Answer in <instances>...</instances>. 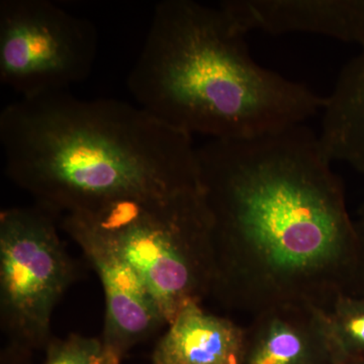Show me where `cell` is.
I'll return each instance as SVG.
<instances>
[{
    "label": "cell",
    "mask_w": 364,
    "mask_h": 364,
    "mask_svg": "<svg viewBox=\"0 0 364 364\" xmlns=\"http://www.w3.org/2000/svg\"><path fill=\"white\" fill-rule=\"evenodd\" d=\"M158 341L152 364H243L245 328L191 303Z\"/></svg>",
    "instance_id": "30bf717a"
},
{
    "label": "cell",
    "mask_w": 364,
    "mask_h": 364,
    "mask_svg": "<svg viewBox=\"0 0 364 364\" xmlns=\"http://www.w3.org/2000/svg\"><path fill=\"white\" fill-rule=\"evenodd\" d=\"M325 322L337 364L364 363V298L340 296Z\"/></svg>",
    "instance_id": "7c38bea8"
},
{
    "label": "cell",
    "mask_w": 364,
    "mask_h": 364,
    "mask_svg": "<svg viewBox=\"0 0 364 364\" xmlns=\"http://www.w3.org/2000/svg\"><path fill=\"white\" fill-rule=\"evenodd\" d=\"M210 219L212 296L251 317L364 298V240L343 182L305 124L198 148Z\"/></svg>",
    "instance_id": "6da1fadb"
},
{
    "label": "cell",
    "mask_w": 364,
    "mask_h": 364,
    "mask_svg": "<svg viewBox=\"0 0 364 364\" xmlns=\"http://www.w3.org/2000/svg\"><path fill=\"white\" fill-rule=\"evenodd\" d=\"M343 364H364V363H343Z\"/></svg>",
    "instance_id": "9a60e30c"
},
{
    "label": "cell",
    "mask_w": 364,
    "mask_h": 364,
    "mask_svg": "<svg viewBox=\"0 0 364 364\" xmlns=\"http://www.w3.org/2000/svg\"><path fill=\"white\" fill-rule=\"evenodd\" d=\"M246 38L220 6L159 2L129 90L160 121L210 140L268 135L322 112L325 98L258 64Z\"/></svg>",
    "instance_id": "3957f363"
},
{
    "label": "cell",
    "mask_w": 364,
    "mask_h": 364,
    "mask_svg": "<svg viewBox=\"0 0 364 364\" xmlns=\"http://www.w3.org/2000/svg\"><path fill=\"white\" fill-rule=\"evenodd\" d=\"M97 28L48 0L0 1V81L21 97L66 91L97 56Z\"/></svg>",
    "instance_id": "8992f818"
},
{
    "label": "cell",
    "mask_w": 364,
    "mask_h": 364,
    "mask_svg": "<svg viewBox=\"0 0 364 364\" xmlns=\"http://www.w3.org/2000/svg\"><path fill=\"white\" fill-rule=\"evenodd\" d=\"M318 136L330 161L346 163L364 176V47L325 98Z\"/></svg>",
    "instance_id": "8fae6325"
},
{
    "label": "cell",
    "mask_w": 364,
    "mask_h": 364,
    "mask_svg": "<svg viewBox=\"0 0 364 364\" xmlns=\"http://www.w3.org/2000/svg\"><path fill=\"white\" fill-rule=\"evenodd\" d=\"M244 33H314L364 47V0H225Z\"/></svg>",
    "instance_id": "ba28073f"
},
{
    "label": "cell",
    "mask_w": 364,
    "mask_h": 364,
    "mask_svg": "<svg viewBox=\"0 0 364 364\" xmlns=\"http://www.w3.org/2000/svg\"><path fill=\"white\" fill-rule=\"evenodd\" d=\"M57 215L38 205L0 214V323L11 347H47L55 306L75 279Z\"/></svg>",
    "instance_id": "5b68a950"
},
{
    "label": "cell",
    "mask_w": 364,
    "mask_h": 364,
    "mask_svg": "<svg viewBox=\"0 0 364 364\" xmlns=\"http://www.w3.org/2000/svg\"><path fill=\"white\" fill-rule=\"evenodd\" d=\"M44 364H116L105 351L102 339L71 334L51 340L46 347Z\"/></svg>",
    "instance_id": "4fadbf2b"
},
{
    "label": "cell",
    "mask_w": 364,
    "mask_h": 364,
    "mask_svg": "<svg viewBox=\"0 0 364 364\" xmlns=\"http://www.w3.org/2000/svg\"><path fill=\"white\" fill-rule=\"evenodd\" d=\"M0 145L9 181L60 218L200 188L193 136L123 100L21 97L0 114Z\"/></svg>",
    "instance_id": "7a4b0ae2"
},
{
    "label": "cell",
    "mask_w": 364,
    "mask_h": 364,
    "mask_svg": "<svg viewBox=\"0 0 364 364\" xmlns=\"http://www.w3.org/2000/svg\"><path fill=\"white\" fill-rule=\"evenodd\" d=\"M356 227H358L359 233L364 240V203L358 208V218L355 220Z\"/></svg>",
    "instance_id": "5bb4252c"
},
{
    "label": "cell",
    "mask_w": 364,
    "mask_h": 364,
    "mask_svg": "<svg viewBox=\"0 0 364 364\" xmlns=\"http://www.w3.org/2000/svg\"><path fill=\"white\" fill-rule=\"evenodd\" d=\"M69 214L95 228L133 267L167 326L184 306L212 296L214 252L200 188Z\"/></svg>",
    "instance_id": "277c9868"
},
{
    "label": "cell",
    "mask_w": 364,
    "mask_h": 364,
    "mask_svg": "<svg viewBox=\"0 0 364 364\" xmlns=\"http://www.w3.org/2000/svg\"><path fill=\"white\" fill-rule=\"evenodd\" d=\"M243 364H337L325 311L287 305L254 316L245 328Z\"/></svg>",
    "instance_id": "9c48e42d"
},
{
    "label": "cell",
    "mask_w": 364,
    "mask_h": 364,
    "mask_svg": "<svg viewBox=\"0 0 364 364\" xmlns=\"http://www.w3.org/2000/svg\"><path fill=\"white\" fill-rule=\"evenodd\" d=\"M60 223L100 277L105 299L100 339L112 361L121 364L135 345L166 323L142 279L100 232L75 214L62 215Z\"/></svg>",
    "instance_id": "52a82bcc"
}]
</instances>
